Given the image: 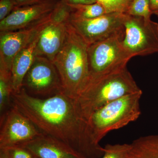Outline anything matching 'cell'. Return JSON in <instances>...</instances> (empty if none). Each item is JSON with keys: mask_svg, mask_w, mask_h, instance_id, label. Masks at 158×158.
Wrapping results in <instances>:
<instances>
[{"mask_svg": "<svg viewBox=\"0 0 158 158\" xmlns=\"http://www.w3.org/2000/svg\"><path fill=\"white\" fill-rule=\"evenodd\" d=\"M104 6L107 13L127 12L133 0H97Z\"/></svg>", "mask_w": 158, "mask_h": 158, "instance_id": "20", "label": "cell"}, {"mask_svg": "<svg viewBox=\"0 0 158 158\" xmlns=\"http://www.w3.org/2000/svg\"><path fill=\"white\" fill-rule=\"evenodd\" d=\"M131 144L127 158H158V135L140 137Z\"/></svg>", "mask_w": 158, "mask_h": 158, "instance_id": "15", "label": "cell"}, {"mask_svg": "<svg viewBox=\"0 0 158 158\" xmlns=\"http://www.w3.org/2000/svg\"><path fill=\"white\" fill-rule=\"evenodd\" d=\"M69 4H91L97 2V0H64Z\"/></svg>", "mask_w": 158, "mask_h": 158, "instance_id": "24", "label": "cell"}, {"mask_svg": "<svg viewBox=\"0 0 158 158\" xmlns=\"http://www.w3.org/2000/svg\"><path fill=\"white\" fill-rule=\"evenodd\" d=\"M18 146L37 158H84L62 141L43 134Z\"/></svg>", "mask_w": 158, "mask_h": 158, "instance_id": "13", "label": "cell"}, {"mask_svg": "<svg viewBox=\"0 0 158 158\" xmlns=\"http://www.w3.org/2000/svg\"><path fill=\"white\" fill-rule=\"evenodd\" d=\"M125 13L110 12L92 19H69L77 33L90 45L115 37L123 38Z\"/></svg>", "mask_w": 158, "mask_h": 158, "instance_id": "8", "label": "cell"}, {"mask_svg": "<svg viewBox=\"0 0 158 158\" xmlns=\"http://www.w3.org/2000/svg\"><path fill=\"white\" fill-rule=\"evenodd\" d=\"M122 44L132 57L158 53V23L125 13Z\"/></svg>", "mask_w": 158, "mask_h": 158, "instance_id": "5", "label": "cell"}, {"mask_svg": "<svg viewBox=\"0 0 158 158\" xmlns=\"http://www.w3.org/2000/svg\"><path fill=\"white\" fill-rule=\"evenodd\" d=\"M16 7L17 4L15 0H1L0 21L9 16Z\"/></svg>", "mask_w": 158, "mask_h": 158, "instance_id": "21", "label": "cell"}, {"mask_svg": "<svg viewBox=\"0 0 158 158\" xmlns=\"http://www.w3.org/2000/svg\"><path fill=\"white\" fill-rule=\"evenodd\" d=\"M0 158H10L7 148H0Z\"/></svg>", "mask_w": 158, "mask_h": 158, "instance_id": "26", "label": "cell"}, {"mask_svg": "<svg viewBox=\"0 0 158 158\" xmlns=\"http://www.w3.org/2000/svg\"><path fill=\"white\" fill-rule=\"evenodd\" d=\"M142 94L141 90L122 97L110 102L92 114L89 122L98 143L111 131L124 127L139 118Z\"/></svg>", "mask_w": 158, "mask_h": 158, "instance_id": "4", "label": "cell"}, {"mask_svg": "<svg viewBox=\"0 0 158 158\" xmlns=\"http://www.w3.org/2000/svg\"><path fill=\"white\" fill-rule=\"evenodd\" d=\"M68 4L70 8L69 19H92L107 13L104 6L98 2L91 4Z\"/></svg>", "mask_w": 158, "mask_h": 158, "instance_id": "16", "label": "cell"}, {"mask_svg": "<svg viewBox=\"0 0 158 158\" xmlns=\"http://www.w3.org/2000/svg\"><path fill=\"white\" fill-rule=\"evenodd\" d=\"M0 148L18 146L42 134L16 108L11 106L1 118Z\"/></svg>", "mask_w": 158, "mask_h": 158, "instance_id": "10", "label": "cell"}, {"mask_svg": "<svg viewBox=\"0 0 158 158\" xmlns=\"http://www.w3.org/2000/svg\"><path fill=\"white\" fill-rule=\"evenodd\" d=\"M88 47L69 21L64 45L52 62L61 79L62 92L74 99L81 92L90 76Z\"/></svg>", "mask_w": 158, "mask_h": 158, "instance_id": "2", "label": "cell"}, {"mask_svg": "<svg viewBox=\"0 0 158 158\" xmlns=\"http://www.w3.org/2000/svg\"><path fill=\"white\" fill-rule=\"evenodd\" d=\"M11 103L42 134L62 141L82 157L101 158L103 155V147L97 141L76 101L62 91L40 98L31 95L23 87L12 92Z\"/></svg>", "mask_w": 158, "mask_h": 158, "instance_id": "1", "label": "cell"}, {"mask_svg": "<svg viewBox=\"0 0 158 158\" xmlns=\"http://www.w3.org/2000/svg\"><path fill=\"white\" fill-rule=\"evenodd\" d=\"M37 158L35 157L34 156V158Z\"/></svg>", "mask_w": 158, "mask_h": 158, "instance_id": "27", "label": "cell"}, {"mask_svg": "<svg viewBox=\"0 0 158 158\" xmlns=\"http://www.w3.org/2000/svg\"><path fill=\"white\" fill-rule=\"evenodd\" d=\"M60 0L16 7L9 16L0 21V33L23 30L41 22L54 11Z\"/></svg>", "mask_w": 158, "mask_h": 158, "instance_id": "12", "label": "cell"}, {"mask_svg": "<svg viewBox=\"0 0 158 158\" xmlns=\"http://www.w3.org/2000/svg\"><path fill=\"white\" fill-rule=\"evenodd\" d=\"M150 0H133L126 13L133 15L151 19L152 15L150 8Z\"/></svg>", "mask_w": 158, "mask_h": 158, "instance_id": "19", "label": "cell"}, {"mask_svg": "<svg viewBox=\"0 0 158 158\" xmlns=\"http://www.w3.org/2000/svg\"><path fill=\"white\" fill-rule=\"evenodd\" d=\"M70 8L60 0L53 11L52 18L39 34L35 48L36 56H43L53 62L65 43L69 21Z\"/></svg>", "mask_w": 158, "mask_h": 158, "instance_id": "7", "label": "cell"}, {"mask_svg": "<svg viewBox=\"0 0 158 158\" xmlns=\"http://www.w3.org/2000/svg\"><path fill=\"white\" fill-rule=\"evenodd\" d=\"M150 8L152 14L158 17V0H150Z\"/></svg>", "mask_w": 158, "mask_h": 158, "instance_id": "25", "label": "cell"}, {"mask_svg": "<svg viewBox=\"0 0 158 158\" xmlns=\"http://www.w3.org/2000/svg\"><path fill=\"white\" fill-rule=\"evenodd\" d=\"M13 92L11 71L0 67V111L1 113L11 102Z\"/></svg>", "mask_w": 158, "mask_h": 158, "instance_id": "17", "label": "cell"}, {"mask_svg": "<svg viewBox=\"0 0 158 158\" xmlns=\"http://www.w3.org/2000/svg\"><path fill=\"white\" fill-rule=\"evenodd\" d=\"M131 148V144H107L101 158H127Z\"/></svg>", "mask_w": 158, "mask_h": 158, "instance_id": "18", "label": "cell"}, {"mask_svg": "<svg viewBox=\"0 0 158 158\" xmlns=\"http://www.w3.org/2000/svg\"><path fill=\"white\" fill-rule=\"evenodd\" d=\"M141 90L126 67L112 73L90 75L75 100L82 115L89 121L92 114L105 105Z\"/></svg>", "mask_w": 158, "mask_h": 158, "instance_id": "3", "label": "cell"}, {"mask_svg": "<svg viewBox=\"0 0 158 158\" xmlns=\"http://www.w3.org/2000/svg\"><path fill=\"white\" fill-rule=\"evenodd\" d=\"M10 158H33L34 156L28 151L19 146H15L6 148Z\"/></svg>", "mask_w": 158, "mask_h": 158, "instance_id": "22", "label": "cell"}, {"mask_svg": "<svg viewBox=\"0 0 158 158\" xmlns=\"http://www.w3.org/2000/svg\"><path fill=\"white\" fill-rule=\"evenodd\" d=\"M23 87L33 94L51 96L62 91L61 79L52 61L45 57H35L26 74Z\"/></svg>", "mask_w": 158, "mask_h": 158, "instance_id": "9", "label": "cell"}, {"mask_svg": "<svg viewBox=\"0 0 158 158\" xmlns=\"http://www.w3.org/2000/svg\"><path fill=\"white\" fill-rule=\"evenodd\" d=\"M123 38L111 37L88 45L90 75L112 73L127 67L132 57L122 44Z\"/></svg>", "mask_w": 158, "mask_h": 158, "instance_id": "6", "label": "cell"}, {"mask_svg": "<svg viewBox=\"0 0 158 158\" xmlns=\"http://www.w3.org/2000/svg\"><path fill=\"white\" fill-rule=\"evenodd\" d=\"M39 34L29 45L20 51L12 61L11 71L13 92H18L23 88L25 77L36 57L35 48Z\"/></svg>", "mask_w": 158, "mask_h": 158, "instance_id": "14", "label": "cell"}, {"mask_svg": "<svg viewBox=\"0 0 158 158\" xmlns=\"http://www.w3.org/2000/svg\"><path fill=\"white\" fill-rule=\"evenodd\" d=\"M53 11L41 22L28 28L0 33V67L11 71L15 57L39 35L52 19Z\"/></svg>", "mask_w": 158, "mask_h": 158, "instance_id": "11", "label": "cell"}, {"mask_svg": "<svg viewBox=\"0 0 158 158\" xmlns=\"http://www.w3.org/2000/svg\"><path fill=\"white\" fill-rule=\"evenodd\" d=\"M17 3V7H22L31 6L36 4L45 2L50 0H15Z\"/></svg>", "mask_w": 158, "mask_h": 158, "instance_id": "23", "label": "cell"}]
</instances>
